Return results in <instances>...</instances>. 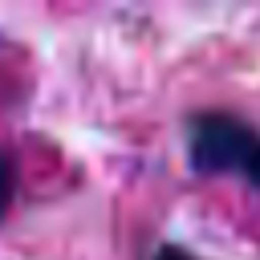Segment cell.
<instances>
[{
    "instance_id": "cell-1",
    "label": "cell",
    "mask_w": 260,
    "mask_h": 260,
    "mask_svg": "<svg viewBox=\"0 0 260 260\" xmlns=\"http://www.w3.org/2000/svg\"><path fill=\"white\" fill-rule=\"evenodd\" d=\"M187 158L199 175H232L260 191V130L236 114L203 110L187 118Z\"/></svg>"
},
{
    "instance_id": "cell-2",
    "label": "cell",
    "mask_w": 260,
    "mask_h": 260,
    "mask_svg": "<svg viewBox=\"0 0 260 260\" xmlns=\"http://www.w3.org/2000/svg\"><path fill=\"white\" fill-rule=\"evenodd\" d=\"M12 195H16V162L12 154L0 150V215L12 207Z\"/></svg>"
},
{
    "instance_id": "cell-3",
    "label": "cell",
    "mask_w": 260,
    "mask_h": 260,
    "mask_svg": "<svg viewBox=\"0 0 260 260\" xmlns=\"http://www.w3.org/2000/svg\"><path fill=\"white\" fill-rule=\"evenodd\" d=\"M150 260H199V256H191V252H187V248H179V244H162Z\"/></svg>"
}]
</instances>
